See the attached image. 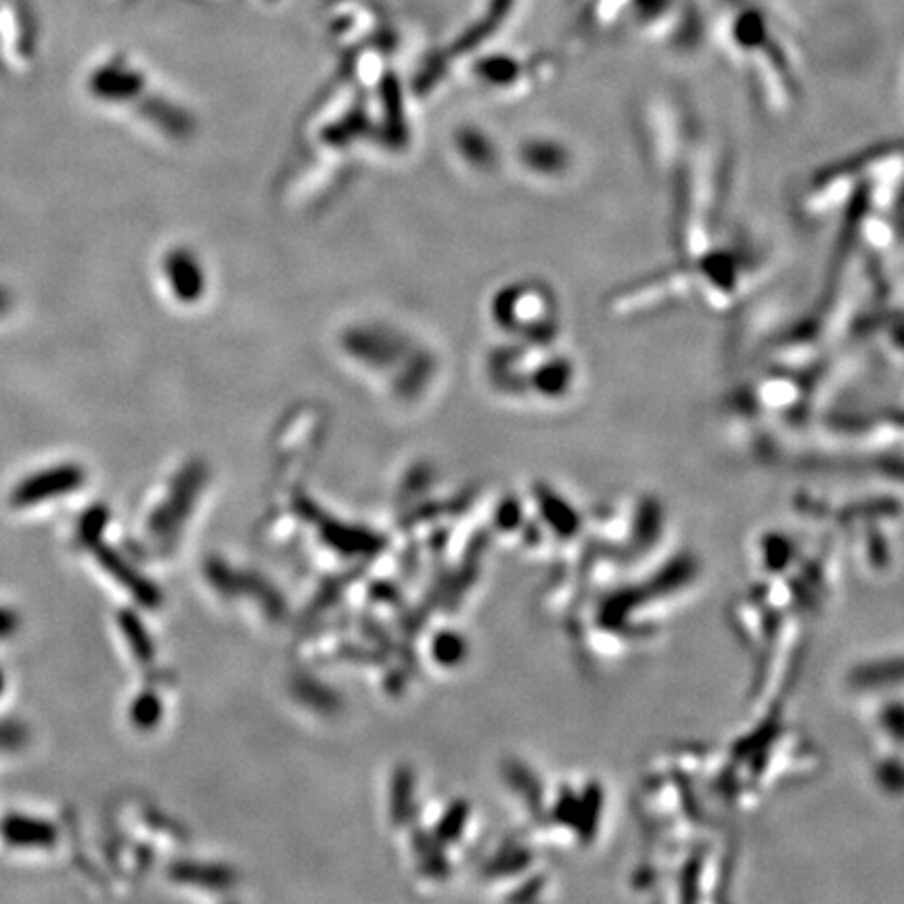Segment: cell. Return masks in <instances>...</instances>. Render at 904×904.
Masks as SVG:
<instances>
[{"label": "cell", "instance_id": "ba28073f", "mask_svg": "<svg viewBox=\"0 0 904 904\" xmlns=\"http://www.w3.org/2000/svg\"><path fill=\"white\" fill-rule=\"evenodd\" d=\"M413 785H415V779H413L411 768L409 766H398L396 775L392 779V806H390L392 819H394L396 825H404L406 821L411 819L413 791H415Z\"/></svg>", "mask_w": 904, "mask_h": 904}, {"label": "cell", "instance_id": "9c48e42d", "mask_svg": "<svg viewBox=\"0 0 904 904\" xmlns=\"http://www.w3.org/2000/svg\"><path fill=\"white\" fill-rule=\"evenodd\" d=\"M415 848L419 854V861L432 877H446L448 875V861L442 852V844L436 840V835H427L425 831L415 833Z\"/></svg>", "mask_w": 904, "mask_h": 904}, {"label": "cell", "instance_id": "52a82bcc", "mask_svg": "<svg viewBox=\"0 0 904 904\" xmlns=\"http://www.w3.org/2000/svg\"><path fill=\"white\" fill-rule=\"evenodd\" d=\"M118 622H120V628L124 632V637H126L132 653L137 655V660L143 664H151L155 658V645L149 637L145 624L141 622V618L134 612H130V609H122Z\"/></svg>", "mask_w": 904, "mask_h": 904}, {"label": "cell", "instance_id": "277c9868", "mask_svg": "<svg viewBox=\"0 0 904 904\" xmlns=\"http://www.w3.org/2000/svg\"><path fill=\"white\" fill-rule=\"evenodd\" d=\"M321 538L333 551H339L342 555H377L388 547V540L381 534H375L371 530L358 528V526H346L337 522H323L321 524Z\"/></svg>", "mask_w": 904, "mask_h": 904}, {"label": "cell", "instance_id": "4fadbf2b", "mask_svg": "<svg viewBox=\"0 0 904 904\" xmlns=\"http://www.w3.org/2000/svg\"><path fill=\"white\" fill-rule=\"evenodd\" d=\"M109 522V511L103 505H95L90 507L82 519H80V528H78V536L84 542V545L93 547L97 542H101V534L105 530Z\"/></svg>", "mask_w": 904, "mask_h": 904}, {"label": "cell", "instance_id": "2e32d148", "mask_svg": "<svg viewBox=\"0 0 904 904\" xmlns=\"http://www.w3.org/2000/svg\"><path fill=\"white\" fill-rule=\"evenodd\" d=\"M19 630V616L13 609L0 607V639H11Z\"/></svg>", "mask_w": 904, "mask_h": 904}, {"label": "cell", "instance_id": "e0dca14e", "mask_svg": "<svg viewBox=\"0 0 904 904\" xmlns=\"http://www.w3.org/2000/svg\"><path fill=\"white\" fill-rule=\"evenodd\" d=\"M24 737H26V733L15 725L0 727V748H15V745L24 741Z\"/></svg>", "mask_w": 904, "mask_h": 904}, {"label": "cell", "instance_id": "8992f818", "mask_svg": "<svg viewBox=\"0 0 904 904\" xmlns=\"http://www.w3.org/2000/svg\"><path fill=\"white\" fill-rule=\"evenodd\" d=\"M170 877L176 881H183V884H195V886L212 888V890H224L235 881V873L229 867L191 863V861L172 865Z\"/></svg>", "mask_w": 904, "mask_h": 904}, {"label": "cell", "instance_id": "7a4b0ae2", "mask_svg": "<svg viewBox=\"0 0 904 904\" xmlns=\"http://www.w3.org/2000/svg\"><path fill=\"white\" fill-rule=\"evenodd\" d=\"M201 484L199 469H189L180 476V480L174 484L170 499L157 509L149 519V530L155 538L162 540H174L178 530L183 528L187 517L195 505L197 492Z\"/></svg>", "mask_w": 904, "mask_h": 904}, {"label": "cell", "instance_id": "8fae6325", "mask_svg": "<svg viewBox=\"0 0 904 904\" xmlns=\"http://www.w3.org/2000/svg\"><path fill=\"white\" fill-rule=\"evenodd\" d=\"M162 714H164L162 699L157 697L155 693H151V691H147V693H143V695H139L137 699H134V704L130 708L132 725L137 727V729H141V731H151V729H155L157 725H160Z\"/></svg>", "mask_w": 904, "mask_h": 904}, {"label": "cell", "instance_id": "7c38bea8", "mask_svg": "<svg viewBox=\"0 0 904 904\" xmlns=\"http://www.w3.org/2000/svg\"><path fill=\"white\" fill-rule=\"evenodd\" d=\"M432 653H434V660H438L442 666H457L465 660L467 643L459 632L442 630L432 643Z\"/></svg>", "mask_w": 904, "mask_h": 904}, {"label": "cell", "instance_id": "3957f363", "mask_svg": "<svg viewBox=\"0 0 904 904\" xmlns=\"http://www.w3.org/2000/svg\"><path fill=\"white\" fill-rule=\"evenodd\" d=\"M90 549H93L97 561L103 565L105 572L116 578L143 607L157 609L162 605V593L157 591V586L153 582H149L143 574L134 570L120 553L103 545V542H97V545H93Z\"/></svg>", "mask_w": 904, "mask_h": 904}, {"label": "cell", "instance_id": "5bb4252c", "mask_svg": "<svg viewBox=\"0 0 904 904\" xmlns=\"http://www.w3.org/2000/svg\"><path fill=\"white\" fill-rule=\"evenodd\" d=\"M208 578H210V582L216 586L220 593L233 595V593L241 591V582H237V576H233L222 561H210L208 563Z\"/></svg>", "mask_w": 904, "mask_h": 904}, {"label": "cell", "instance_id": "d6986e66", "mask_svg": "<svg viewBox=\"0 0 904 904\" xmlns=\"http://www.w3.org/2000/svg\"><path fill=\"white\" fill-rule=\"evenodd\" d=\"M3 691H5V674H3V670H0V695H3Z\"/></svg>", "mask_w": 904, "mask_h": 904}, {"label": "cell", "instance_id": "ac0fdd59", "mask_svg": "<svg viewBox=\"0 0 904 904\" xmlns=\"http://www.w3.org/2000/svg\"><path fill=\"white\" fill-rule=\"evenodd\" d=\"M9 308H11V296H9V291L0 289V314H5Z\"/></svg>", "mask_w": 904, "mask_h": 904}, {"label": "cell", "instance_id": "5b68a950", "mask_svg": "<svg viewBox=\"0 0 904 904\" xmlns=\"http://www.w3.org/2000/svg\"><path fill=\"white\" fill-rule=\"evenodd\" d=\"M3 840L17 848H49L57 842V827L42 819L9 815L0 823Z\"/></svg>", "mask_w": 904, "mask_h": 904}, {"label": "cell", "instance_id": "30bf717a", "mask_svg": "<svg viewBox=\"0 0 904 904\" xmlns=\"http://www.w3.org/2000/svg\"><path fill=\"white\" fill-rule=\"evenodd\" d=\"M469 812H471V808L463 800H457L455 804H452L444 812V817L440 819V823L436 827V833H434L436 840L440 844H455V842H459V838L463 835V829L467 825Z\"/></svg>", "mask_w": 904, "mask_h": 904}, {"label": "cell", "instance_id": "9a60e30c", "mask_svg": "<svg viewBox=\"0 0 904 904\" xmlns=\"http://www.w3.org/2000/svg\"><path fill=\"white\" fill-rule=\"evenodd\" d=\"M522 507H517L513 501H507L496 511V526L501 530H513L519 522H522Z\"/></svg>", "mask_w": 904, "mask_h": 904}, {"label": "cell", "instance_id": "6da1fadb", "mask_svg": "<svg viewBox=\"0 0 904 904\" xmlns=\"http://www.w3.org/2000/svg\"><path fill=\"white\" fill-rule=\"evenodd\" d=\"M86 480V473L78 465H59L47 471L34 473L26 478L11 494L13 507H34L42 501L57 499V496L76 492Z\"/></svg>", "mask_w": 904, "mask_h": 904}]
</instances>
